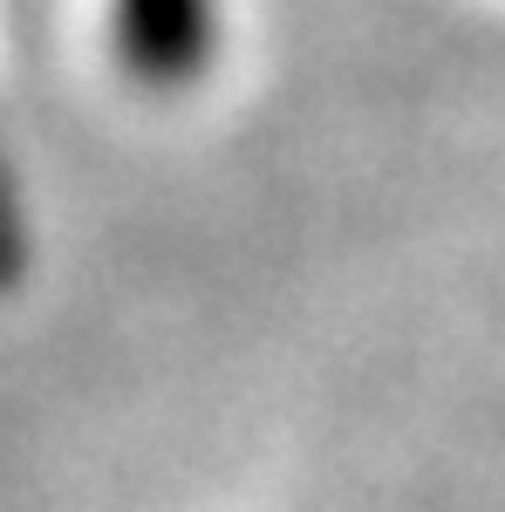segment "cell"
<instances>
[{"instance_id":"cell-1","label":"cell","mask_w":505,"mask_h":512,"mask_svg":"<svg viewBox=\"0 0 505 512\" xmlns=\"http://www.w3.org/2000/svg\"><path fill=\"white\" fill-rule=\"evenodd\" d=\"M219 35L212 0H117V48L144 82H185Z\"/></svg>"}]
</instances>
